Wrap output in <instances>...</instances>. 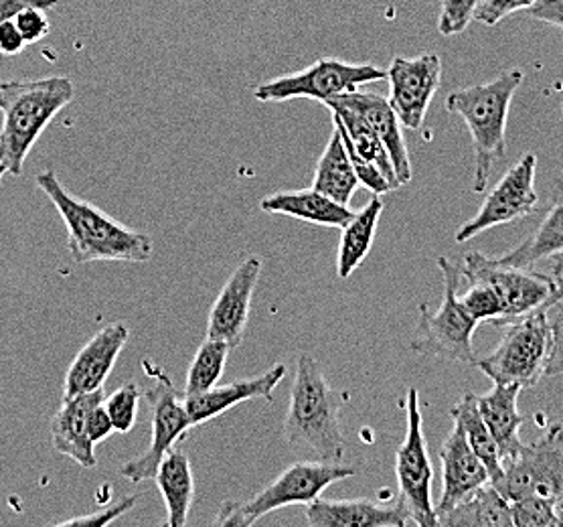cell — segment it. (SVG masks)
Masks as SVG:
<instances>
[{
    "instance_id": "obj_26",
    "label": "cell",
    "mask_w": 563,
    "mask_h": 527,
    "mask_svg": "<svg viewBox=\"0 0 563 527\" xmlns=\"http://www.w3.org/2000/svg\"><path fill=\"white\" fill-rule=\"evenodd\" d=\"M558 254H563V177L550 209L536 228V232L526 238L521 244L515 245L511 252L497 257V262L531 268L541 260H548Z\"/></svg>"
},
{
    "instance_id": "obj_37",
    "label": "cell",
    "mask_w": 563,
    "mask_h": 527,
    "mask_svg": "<svg viewBox=\"0 0 563 527\" xmlns=\"http://www.w3.org/2000/svg\"><path fill=\"white\" fill-rule=\"evenodd\" d=\"M13 21L14 25L19 26L26 45H33V43L45 40L52 31L47 11L41 9V7H29L25 11L16 14Z\"/></svg>"
},
{
    "instance_id": "obj_38",
    "label": "cell",
    "mask_w": 563,
    "mask_h": 527,
    "mask_svg": "<svg viewBox=\"0 0 563 527\" xmlns=\"http://www.w3.org/2000/svg\"><path fill=\"white\" fill-rule=\"evenodd\" d=\"M141 495H126L120 502H115L112 507H106L100 514L84 515V517H71L65 519L59 526H93L103 527L115 521L120 515L129 514L130 509L139 503Z\"/></svg>"
},
{
    "instance_id": "obj_30",
    "label": "cell",
    "mask_w": 563,
    "mask_h": 527,
    "mask_svg": "<svg viewBox=\"0 0 563 527\" xmlns=\"http://www.w3.org/2000/svg\"><path fill=\"white\" fill-rule=\"evenodd\" d=\"M450 416L456 425L464 430V437L468 440L471 449L476 452V457L487 466L490 483L499 481L503 475V459H500L499 447L495 438L490 435L481 410L476 406V396L466 394L464 398L450 410Z\"/></svg>"
},
{
    "instance_id": "obj_29",
    "label": "cell",
    "mask_w": 563,
    "mask_h": 527,
    "mask_svg": "<svg viewBox=\"0 0 563 527\" xmlns=\"http://www.w3.org/2000/svg\"><path fill=\"white\" fill-rule=\"evenodd\" d=\"M382 213H384L382 195H373L372 201L357 211L343 228L339 256H336L339 278H349L363 264V260L369 256Z\"/></svg>"
},
{
    "instance_id": "obj_4",
    "label": "cell",
    "mask_w": 563,
    "mask_h": 527,
    "mask_svg": "<svg viewBox=\"0 0 563 527\" xmlns=\"http://www.w3.org/2000/svg\"><path fill=\"white\" fill-rule=\"evenodd\" d=\"M523 84L521 69L503 72L499 78L450 91L446 110L464 120L471 130L474 151V194L487 189L490 171L507 155V120L512 96Z\"/></svg>"
},
{
    "instance_id": "obj_32",
    "label": "cell",
    "mask_w": 563,
    "mask_h": 527,
    "mask_svg": "<svg viewBox=\"0 0 563 527\" xmlns=\"http://www.w3.org/2000/svg\"><path fill=\"white\" fill-rule=\"evenodd\" d=\"M141 398V387L136 386V382H129V384L118 387L112 396L103 399V406L114 422L115 432L129 435L132 430V426L136 422V416H139Z\"/></svg>"
},
{
    "instance_id": "obj_33",
    "label": "cell",
    "mask_w": 563,
    "mask_h": 527,
    "mask_svg": "<svg viewBox=\"0 0 563 527\" xmlns=\"http://www.w3.org/2000/svg\"><path fill=\"white\" fill-rule=\"evenodd\" d=\"M512 503V527H563L558 503L543 497H523Z\"/></svg>"
},
{
    "instance_id": "obj_36",
    "label": "cell",
    "mask_w": 563,
    "mask_h": 527,
    "mask_svg": "<svg viewBox=\"0 0 563 527\" xmlns=\"http://www.w3.org/2000/svg\"><path fill=\"white\" fill-rule=\"evenodd\" d=\"M536 4V0H483L474 13V21L485 26L499 25L505 17L519 11H527Z\"/></svg>"
},
{
    "instance_id": "obj_34",
    "label": "cell",
    "mask_w": 563,
    "mask_h": 527,
    "mask_svg": "<svg viewBox=\"0 0 563 527\" xmlns=\"http://www.w3.org/2000/svg\"><path fill=\"white\" fill-rule=\"evenodd\" d=\"M461 303L476 322H497L503 315V303L499 296L485 283L471 284V288L461 296Z\"/></svg>"
},
{
    "instance_id": "obj_24",
    "label": "cell",
    "mask_w": 563,
    "mask_h": 527,
    "mask_svg": "<svg viewBox=\"0 0 563 527\" xmlns=\"http://www.w3.org/2000/svg\"><path fill=\"white\" fill-rule=\"evenodd\" d=\"M154 483L161 491V497L167 507L165 526H187L189 512L195 502V476H192L191 459L187 450L179 447L168 450L156 469Z\"/></svg>"
},
{
    "instance_id": "obj_46",
    "label": "cell",
    "mask_w": 563,
    "mask_h": 527,
    "mask_svg": "<svg viewBox=\"0 0 563 527\" xmlns=\"http://www.w3.org/2000/svg\"><path fill=\"white\" fill-rule=\"evenodd\" d=\"M4 175H7V173H4V171H2V167H0V180H2V177H4Z\"/></svg>"
},
{
    "instance_id": "obj_20",
    "label": "cell",
    "mask_w": 563,
    "mask_h": 527,
    "mask_svg": "<svg viewBox=\"0 0 563 527\" xmlns=\"http://www.w3.org/2000/svg\"><path fill=\"white\" fill-rule=\"evenodd\" d=\"M286 377V365L276 363L268 372L260 373L247 380H238L228 386H216L203 394L185 396V406L191 420L192 428L206 425L209 420L218 418L221 414L247 402V399H268L274 402V392Z\"/></svg>"
},
{
    "instance_id": "obj_28",
    "label": "cell",
    "mask_w": 563,
    "mask_h": 527,
    "mask_svg": "<svg viewBox=\"0 0 563 527\" xmlns=\"http://www.w3.org/2000/svg\"><path fill=\"white\" fill-rule=\"evenodd\" d=\"M358 185H361V180L355 173L343 136L339 130L334 129L333 136L329 139L322 155H320L312 187L320 194L331 197L336 204L349 206Z\"/></svg>"
},
{
    "instance_id": "obj_10",
    "label": "cell",
    "mask_w": 563,
    "mask_h": 527,
    "mask_svg": "<svg viewBox=\"0 0 563 527\" xmlns=\"http://www.w3.org/2000/svg\"><path fill=\"white\" fill-rule=\"evenodd\" d=\"M384 79H387V69L377 65L346 64L322 57L302 72L260 84L254 90V98L257 102H288L307 98L324 103L333 96L355 91Z\"/></svg>"
},
{
    "instance_id": "obj_31",
    "label": "cell",
    "mask_w": 563,
    "mask_h": 527,
    "mask_svg": "<svg viewBox=\"0 0 563 527\" xmlns=\"http://www.w3.org/2000/svg\"><path fill=\"white\" fill-rule=\"evenodd\" d=\"M231 348L223 341L218 339H206L195 358H192L189 372H187V382H185V396H195V394H203L207 389L218 386L225 363L230 358Z\"/></svg>"
},
{
    "instance_id": "obj_19",
    "label": "cell",
    "mask_w": 563,
    "mask_h": 527,
    "mask_svg": "<svg viewBox=\"0 0 563 527\" xmlns=\"http://www.w3.org/2000/svg\"><path fill=\"white\" fill-rule=\"evenodd\" d=\"M310 527H406L411 519L406 505L397 499L394 505L369 499H314L305 505Z\"/></svg>"
},
{
    "instance_id": "obj_11",
    "label": "cell",
    "mask_w": 563,
    "mask_h": 527,
    "mask_svg": "<svg viewBox=\"0 0 563 527\" xmlns=\"http://www.w3.org/2000/svg\"><path fill=\"white\" fill-rule=\"evenodd\" d=\"M509 499L543 497L563 499V425H553L533 444H523L511 461L503 463L499 481L490 483Z\"/></svg>"
},
{
    "instance_id": "obj_8",
    "label": "cell",
    "mask_w": 563,
    "mask_h": 527,
    "mask_svg": "<svg viewBox=\"0 0 563 527\" xmlns=\"http://www.w3.org/2000/svg\"><path fill=\"white\" fill-rule=\"evenodd\" d=\"M142 365L151 380L144 398L151 408L153 437L148 449L120 466V475L129 479L130 483L154 479L156 469L168 450L175 449L192 428L185 406V394L180 396L179 389L170 382V377L161 365L151 360L142 361Z\"/></svg>"
},
{
    "instance_id": "obj_18",
    "label": "cell",
    "mask_w": 563,
    "mask_h": 527,
    "mask_svg": "<svg viewBox=\"0 0 563 527\" xmlns=\"http://www.w3.org/2000/svg\"><path fill=\"white\" fill-rule=\"evenodd\" d=\"M329 102L339 103L346 110L355 112L384 142L387 153L391 156L399 183L401 185L410 183L411 163L408 146L404 141V132H401L404 127H401L389 98L373 94V91L355 90L333 96L324 103Z\"/></svg>"
},
{
    "instance_id": "obj_5",
    "label": "cell",
    "mask_w": 563,
    "mask_h": 527,
    "mask_svg": "<svg viewBox=\"0 0 563 527\" xmlns=\"http://www.w3.org/2000/svg\"><path fill=\"white\" fill-rule=\"evenodd\" d=\"M351 464L324 463V461H300L290 464L276 476L268 487L257 491L254 497L244 503L228 502L221 505L216 517L218 526L250 527L264 515L272 514L288 505H308L322 497L324 488L339 481L357 475Z\"/></svg>"
},
{
    "instance_id": "obj_41",
    "label": "cell",
    "mask_w": 563,
    "mask_h": 527,
    "mask_svg": "<svg viewBox=\"0 0 563 527\" xmlns=\"http://www.w3.org/2000/svg\"><path fill=\"white\" fill-rule=\"evenodd\" d=\"M533 19L563 31V0H536L531 9H527Z\"/></svg>"
},
{
    "instance_id": "obj_16",
    "label": "cell",
    "mask_w": 563,
    "mask_h": 527,
    "mask_svg": "<svg viewBox=\"0 0 563 527\" xmlns=\"http://www.w3.org/2000/svg\"><path fill=\"white\" fill-rule=\"evenodd\" d=\"M129 339V327L124 322H110L93 334L67 367L64 399L103 387Z\"/></svg>"
},
{
    "instance_id": "obj_2",
    "label": "cell",
    "mask_w": 563,
    "mask_h": 527,
    "mask_svg": "<svg viewBox=\"0 0 563 527\" xmlns=\"http://www.w3.org/2000/svg\"><path fill=\"white\" fill-rule=\"evenodd\" d=\"M346 399L343 392L331 386L319 361L310 353H300L282 428L286 444L292 450H307L317 461L343 463L346 440L341 408Z\"/></svg>"
},
{
    "instance_id": "obj_12",
    "label": "cell",
    "mask_w": 563,
    "mask_h": 527,
    "mask_svg": "<svg viewBox=\"0 0 563 527\" xmlns=\"http://www.w3.org/2000/svg\"><path fill=\"white\" fill-rule=\"evenodd\" d=\"M406 438L396 450V475L399 502L406 505L411 524L420 527H438L435 505L432 503V463L423 438L420 394L416 387L406 396Z\"/></svg>"
},
{
    "instance_id": "obj_47",
    "label": "cell",
    "mask_w": 563,
    "mask_h": 527,
    "mask_svg": "<svg viewBox=\"0 0 563 527\" xmlns=\"http://www.w3.org/2000/svg\"><path fill=\"white\" fill-rule=\"evenodd\" d=\"M562 110H563V106H562Z\"/></svg>"
},
{
    "instance_id": "obj_13",
    "label": "cell",
    "mask_w": 563,
    "mask_h": 527,
    "mask_svg": "<svg viewBox=\"0 0 563 527\" xmlns=\"http://www.w3.org/2000/svg\"><path fill=\"white\" fill-rule=\"evenodd\" d=\"M538 156L533 153L519 158L503 179L488 191L487 199L473 219H468L456 232V242L464 244L490 228L511 223L517 219L529 218L538 209L539 197L536 191Z\"/></svg>"
},
{
    "instance_id": "obj_6",
    "label": "cell",
    "mask_w": 563,
    "mask_h": 527,
    "mask_svg": "<svg viewBox=\"0 0 563 527\" xmlns=\"http://www.w3.org/2000/svg\"><path fill=\"white\" fill-rule=\"evenodd\" d=\"M551 307L533 310L519 321L507 325L499 345L487 358L476 360V367L503 386H538L545 377V367L553 348Z\"/></svg>"
},
{
    "instance_id": "obj_9",
    "label": "cell",
    "mask_w": 563,
    "mask_h": 527,
    "mask_svg": "<svg viewBox=\"0 0 563 527\" xmlns=\"http://www.w3.org/2000/svg\"><path fill=\"white\" fill-rule=\"evenodd\" d=\"M461 274L468 283H485L497 293L503 303V315L495 325L507 327L523 319L533 310L551 307L562 300L553 276L531 268L500 264L497 257L481 252H468L462 260Z\"/></svg>"
},
{
    "instance_id": "obj_15",
    "label": "cell",
    "mask_w": 563,
    "mask_h": 527,
    "mask_svg": "<svg viewBox=\"0 0 563 527\" xmlns=\"http://www.w3.org/2000/svg\"><path fill=\"white\" fill-rule=\"evenodd\" d=\"M262 268H264L262 257L250 256L233 271L230 281L223 284L209 312L207 339L223 341L231 349L242 345L245 327L250 321L252 296L256 290Z\"/></svg>"
},
{
    "instance_id": "obj_7",
    "label": "cell",
    "mask_w": 563,
    "mask_h": 527,
    "mask_svg": "<svg viewBox=\"0 0 563 527\" xmlns=\"http://www.w3.org/2000/svg\"><path fill=\"white\" fill-rule=\"evenodd\" d=\"M438 268L444 278V300L438 310L430 309L426 303L420 305V319L410 341L411 351L423 358L474 365L473 334L478 322L462 307L459 296L461 268L449 257H438Z\"/></svg>"
},
{
    "instance_id": "obj_25",
    "label": "cell",
    "mask_w": 563,
    "mask_h": 527,
    "mask_svg": "<svg viewBox=\"0 0 563 527\" xmlns=\"http://www.w3.org/2000/svg\"><path fill=\"white\" fill-rule=\"evenodd\" d=\"M324 106L333 114L334 129L341 132L346 151H349V156L363 161L367 165H373L377 171H382L385 179L391 183V187L399 189L401 183L397 179L391 156L387 153L382 139L355 112L346 110V108L339 106V103L329 102L324 103Z\"/></svg>"
},
{
    "instance_id": "obj_21",
    "label": "cell",
    "mask_w": 563,
    "mask_h": 527,
    "mask_svg": "<svg viewBox=\"0 0 563 527\" xmlns=\"http://www.w3.org/2000/svg\"><path fill=\"white\" fill-rule=\"evenodd\" d=\"M106 399L103 387L79 394L76 398L64 399L62 408L52 418L53 449L84 469H93L98 464L93 442L88 435V416L93 406Z\"/></svg>"
},
{
    "instance_id": "obj_14",
    "label": "cell",
    "mask_w": 563,
    "mask_h": 527,
    "mask_svg": "<svg viewBox=\"0 0 563 527\" xmlns=\"http://www.w3.org/2000/svg\"><path fill=\"white\" fill-rule=\"evenodd\" d=\"M389 102L404 129L420 130L442 84V59L438 53L418 57L397 55L387 67Z\"/></svg>"
},
{
    "instance_id": "obj_42",
    "label": "cell",
    "mask_w": 563,
    "mask_h": 527,
    "mask_svg": "<svg viewBox=\"0 0 563 527\" xmlns=\"http://www.w3.org/2000/svg\"><path fill=\"white\" fill-rule=\"evenodd\" d=\"M26 43L19 31V26L14 25V21H7L0 25V55L13 57L25 50Z\"/></svg>"
},
{
    "instance_id": "obj_17",
    "label": "cell",
    "mask_w": 563,
    "mask_h": 527,
    "mask_svg": "<svg viewBox=\"0 0 563 527\" xmlns=\"http://www.w3.org/2000/svg\"><path fill=\"white\" fill-rule=\"evenodd\" d=\"M440 463H442V495L435 503V515L446 514L456 503L468 497L476 488L485 487L490 483L487 466L471 449L464 430L454 422L449 437L442 442L440 449Z\"/></svg>"
},
{
    "instance_id": "obj_35",
    "label": "cell",
    "mask_w": 563,
    "mask_h": 527,
    "mask_svg": "<svg viewBox=\"0 0 563 527\" xmlns=\"http://www.w3.org/2000/svg\"><path fill=\"white\" fill-rule=\"evenodd\" d=\"M483 0H442L438 31L444 37L459 35L474 21V13Z\"/></svg>"
},
{
    "instance_id": "obj_22",
    "label": "cell",
    "mask_w": 563,
    "mask_h": 527,
    "mask_svg": "<svg viewBox=\"0 0 563 527\" xmlns=\"http://www.w3.org/2000/svg\"><path fill=\"white\" fill-rule=\"evenodd\" d=\"M521 392L519 386L495 384L485 396H476V406L499 447L503 463L511 461L523 447L519 430L526 425V416L517 408Z\"/></svg>"
},
{
    "instance_id": "obj_43",
    "label": "cell",
    "mask_w": 563,
    "mask_h": 527,
    "mask_svg": "<svg viewBox=\"0 0 563 527\" xmlns=\"http://www.w3.org/2000/svg\"><path fill=\"white\" fill-rule=\"evenodd\" d=\"M57 4V0H0V25L7 21H13L16 14L25 11L29 7H41L49 11Z\"/></svg>"
},
{
    "instance_id": "obj_1",
    "label": "cell",
    "mask_w": 563,
    "mask_h": 527,
    "mask_svg": "<svg viewBox=\"0 0 563 527\" xmlns=\"http://www.w3.org/2000/svg\"><path fill=\"white\" fill-rule=\"evenodd\" d=\"M38 189L49 197L64 219L67 250L76 264L90 262H130L146 264L153 260L154 240L148 233L130 230L102 209L77 199L53 171L37 175Z\"/></svg>"
},
{
    "instance_id": "obj_45",
    "label": "cell",
    "mask_w": 563,
    "mask_h": 527,
    "mask_svg": "<svg viewBox=\"0 0 563 527\" xmlns=\"http://www.w3.org/2000/svg\"><path fill=\"white\" fill-rule=\"evenodd\" d=\"M558 514H560V517H562L563 521V499L562 502H558Z\"/></svg>"
},
{
    "instance_id": "obj_39",
    "label": "cell",
    "mask_w": 563,
    "mask_h": 527,
    "mask_svg": "<svg viewBox=\"0 0 563 527\" xmlns=\"http://www.w3.org/2000/svg\"><path fill=\"white\" fill-rule=\"evenodd\" d=\"M551 327H553V348L545 367V377L563 375V298L550 309Z\"/></svg>"
},
{
    "instance_id": "obj_27",
    "label": "cell",
    "mask_w": 563,
    "mask_h": 527,
    "mask_svg": "<svg viewBox=\"0 0 563 527\" xmlns=\"http://www.w3.org/2000/svg\"><path fill=\"white\" fill-rule=\"evenodd\" d=\"M442 527H512V503L487 483L438 517Z\"/></svg>"
},
{
    "instance_id": "obj_3",
    "label": "cell",
    "mask_w": 563,
    "mask_h": 527,
    "mask_svg": "<svg viewBox=\"0 0 563 527\" xmlns=\"http://www.w3.org/2000/svg\"><path fill=\"white\" fill-rule=\"evenodd\" d=\"M76 96L69 78L25 79L0 84V167L19 177L26 156L33 151L43 130L52 124Z\"/></svg>"
},
{
    "instance_id": "obj_40",
    "label": "cell",
    "mask_w": 563,
    "mask_h": 527,
    "mask_svg": "<svg viewBox=\"0 0 563 527\" xmlns=\"http://www.w3.org/2000/svg\"><path fill=\"white\" fill-rule=\"evenodd\" d=\"M114 422H112L110 414L106 410L103 402L98 404V406H93V410L88 416V435H90L91 442L100 444V442H103L106 438L114 435Z\"/></svg>"
},
{
    "instance_id": "obj_23",
    "label": "cell",
    "mask_w": 563,
    "mask_h": 527,
    "mask_svg": "<svg viewBox=\"0 0 563 527\" xmlns=\"http://www.w3.org/2000/svg\"><path fill=\"white\" fill-rule=\"evenodd\" d=\"M260 207L266 213L300 219V221L324 226V228H341V230L355 216L351 207L336 204L331 197L317 191L314 187L269 195L260 201Z\"/></svg>"
},
{
    "instance_id": "obj_44",
    "label": "cell",
    "mask_w": 563,
    "mask_h": 527,
    "mask_svg": "<svg viewBox=\"0 0 563 527\" xmlns=\"http://www.w3.org/2000/svg\"><path fill=\"white\" fill-rule=\"evenodd\" d=\"M551 262H553V281L558 283L560 295L563 298V254L551 257Z\"/></svg>"
}]
</instances>
